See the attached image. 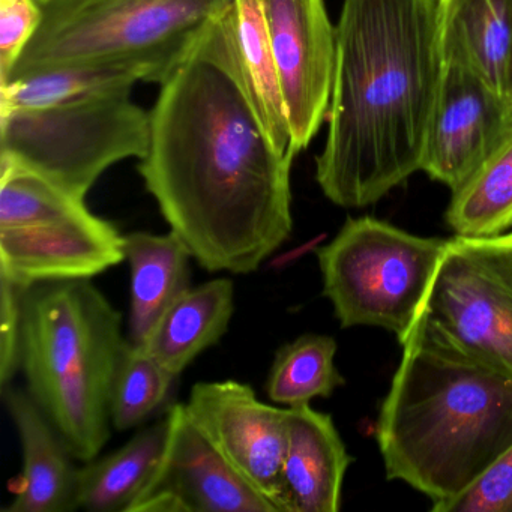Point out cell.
Returning a JSON list of instances; mask_svg holds the SVG:
<instances>
[{
  "label": "cell",
  "mask_w": 512,
  "mask_h": 512,
  "mask_svg": "<svg viewBox=\"0 0 512 512\" xmlns=\"http://www.w3.org/2000/svg\"><path fill=\"white\" fill-rule=\"evenodd\" d=\"M295 157L274 148L251 101L233 8L161 83L146 190L202 268L250 274L292 235Z\"/></svg>",
  "instance_id": "6da1fadb"
},
{
  "label": "cell",
  "mask_w": 512,
  "mask_h": 512,
  "mask_svg": "<svg viewBox=\"0 0 512 512\" xmlns=\"http://www.w3.org/2000/svg\"><path fill=\"white\" fill-rule=\"evenodd\" d=\"M323 194L364 208L421 170L442 59L434 0H343L335 28Z\"/></svg>",
  "instance_id": "7a4b0ae2"
},
{
  "label": "cell",
  "mask_w": 512,
  "mask_h": 512,
  "mask_svg": "<svg viewBox=\"0 0 512 512\" xmlns=\"http://www.w3.org/2000/svg\"><path fill=\"white\" fill-rule=\"evenodd\" d=\"M376 439L392 481L431 500V511L478 481L512 445V379L416 317Z\"/></svg>",
  "instance_id": "3957f363"
},
{
  "label": "cell",
  "mask_w": 512,
  "mask_h": 512,
  "mask_svg": "<svg viewBox=\"0 0 512 512\" xmlns=\"http://www.w3.org/2000/svg\"><path fill=\"white\" fill-rule=\"evenodd\" d=\"M127 343L121 313L91 281L23 290L20 368L77 460H94L110 439V391Z\"/></svg>",
  "instance_id": "277c9868"
},
{
  "label": "cell",
  "mask_w": 512,
  "mask_h": 512,
  "mask_svg": "<svg viewBox=\"0 0 512 512\" xmlns=\"http://www.w3.org/2000/svg\"><path fill=\"white\" fill-rule=\"evenodd\" d=\"M37 34L8 80L85 65L136 70L142 82H166L209 26L235 0H43Z\"/></svg>",
  "instance_id": "5b68a950"
},
{
  "label": "cell",
  "mask_w": 512,
  "mask_h": 512,
  "mask_svg": "<svg viewBox=\"0 0 512 512\" xmlns=\"http://www.w3.org/2000/svg\"><path fill=\"white\" fill-rule=\"evenodd\" d=\"M446 242L373 217L347 218L335 238L316 251L323 295L331 301L341 328L377 326L403 343Z\"/></svg>",
  "instance_id": "8992f818"
},
{
  "label": "cell",
  "mask_w": 512,
  "mask_h": 512,
  "mask_svg": "<svg viewBox=\"0 0 512 512\" xmlns=\"http://www.w3.org/2000/svg\"><path fill=\"white\" fill-rule=\"evenodd\" d=\"M151 113L130 95L0 112V163L38 173L79 199L113 164L145 158Z\"/></svg>",
  "instance_id": "52a82bcc"
},
{
  "label": "cell",
  "mask_w": 512,
  "mask_h": 512,
  "mask_svg": "<svg viewBox=\"0 0 512 512\" xmlns=\"http://www.w3.org/2000/svg\"><path fill=\"white\" fill-rule=\"evenodd\" d=\"M418 316L512 379V230L448 239Z\"/></svg>",
  "instance_id": "ba28073f"
},
{
  "label": "cell",
  "mask_w": 512,
  "mask_h": 512,
  "mask_svg": "<svg viewBox=\"0 0 512 512\" xmlns=\"http://www.w3.org/2000/svg\"><path fill=\"white\" fill-rule=\"evenodd\" d=\"M185 409L224 461L275 512H284L289 407L265 404L251 386L223 380L196 383Z\"/></svg>",
  "instance_id": "9c48e42d"
},
{
  "label": "cell",
  "mask_w": 512,
  "mask_h": 512,
  "mask_svg": "<svg viewBox=\"0 0 512 512\" xmlns=\"http://www.w3.org/2000/svg\"><path fill=\"white\" fill-rule=\"evenodd\" d=\"M512 127V101L473 68L442 64L422 152V172L460 188Z\"/></svg>",
  "instance_id": "30bf717a"
},
{
  "label": "cell",
  "mask_w": 512,
  "mask_h": 512,
  "mask_svg": "<svg viewBox=\"0 0 512 512\" xmlns=\"http://www.w3.org/2000/svg\"><path fill=\"white\" fill-rule=\"evenodd\" d=\"M290 128V149L308 148L329 112L335 28L323 0H262Z\"/></svg>",
  "instance_id": "8fae6325"
},
{
  "label": "cell",
  "mask_w": 512,
  "mask_h": 512,
  "mask_svg": "<svg viewBox=\"0 0 512 512\" xmlns=\"http://www.w3.org/2000/svg\"><path fill=\"white\" fill-rule=\"evenodd\" d=\"M167 413L163 458L130 512H275L197 430L185 404Z\"/></svg>",
  "instance_id": "7c38bea8"
},
{
  "label": "cell",
  "mask_w": 512,
  "mask_h": 512,
  "mask_svg": "<svg viewBox=\"0 0 512 512\" xmlns=\"http://www.w3.org/2000/svg\"><path fill=\"white\" fill-rule=\"evenodd\" d=\"M125 236L91 211L34 226L0 227V277L22 289L91 280L125 260Z\"/></svg>",
  "instance_id": "4fadbf2b"
},
{
  "label": "cell",
  "mask_w": 512,
  "mask_h": 512,
  "mask_svg": "<svg viewBox=\"0 0 512 512\" xmlns=\"http://www.w3.org/2000/svg\"><path fill=\"white\" fill-rule=\"evenodd\" d=\"M23 452V473L16 499L7 512L77 511L79 469L65 440L29 392L2 388Z\"/></svg>",
  "instance_id": "5bb4252c"
},
{
  "label": "cell",
  "mask_w": 512,
  "mask_h": 512,
  "mask_svg": "<svg viewBox=\"0 0 512 512\" xmlns=\"http://www.w3.org/2000/svg\"><path fill=\"white\" fill-rule=\"evenodd\" d=\"M352 460L331 415L310 404L289 407L284 512L340 511L344 476Z\"/></svg>",
  "instance_id": "9a60e30c"
},
{
  "label": "cell",
  "mask_w": 512,
  "mask_h": 512,
  "mask_svg": "<svg viewBox=\"0 0 512 512\" xmlns=\"http://www.w3.org/2000/svg\"><path fill=\"white\" fill-rule=\"evenodd\" d=\"M442 64H463L506 94L512 0H434Z\"/></svg>",
  "instance_id": "2e32d148"
},
{
  "label": "cell",
  "mask_w": 512,
  "mask_h": 512,
  "mask_svg": "<svg viewBox=\"0 0 512 512\" xmlns=\"http://www.w3.org/2000/svg\"><path fill=\"white\" fill-rule=\"evenodd\" d=\"M235 311V287L217 278L185 290L139 344L176 377L221 340Z\"/></svg>",
  "instance_id": "e0dca14e"
},
{
  "label": "cell",
  "mask_w": 512,
  "mask_h": 512,
  "mask_svg": "<svg viewBox=\"0 0 512 512\" xmlns=\"http://www.w3.org/2000/svg\"><path fill=\"white\" fill-rule=\"evenodd\" d=\"M124 250L131 269V343L143 344L170 305L190 289L193 256L173 232L130 233Z\"/></svg>",
  "instance_id": "ac0fdd59"
},
{
  "label": "cell",
  "mask_w": 512,
  "mask_h": 512,
  "mask_svg": "<svg viewBox=\"0 0 512 512\" xmlns=\"http://www.w3.org/2000/svg\"><path fill=\"white\" fill-rule=\"evenodd\" d=\"M169 413L140 430L121 449L79 469L77 506L89 512H130L163 458Z\"/></svg>",
  "instance_id": "d6986e66"
},
{
  "label": "cell",
  "mask_w": 512,
  "mask_h": 512,
  "mask_svg": "<svg viewBox=\"0 0 512 512\" xmlns=\"http://www.w3.org/2000/svg\"><path fill=\"white\" fill-rule=\"evenodd\" d=\"M142 77L119 65H85L38 71L0 85V112L70 106L131 95Z\"/></svg>",
  "instance_id": "ffe728a7"
},
{
  "label": "cell",
  "mask_w": 512,
  "mask_h": 512,
  "mask_svg": "<svg viewBox=\"0 0 512 512\" xmlns=\"http://www.w3.org/2000/svg\"><path fill=\"white\" fill-rule=\"evenodd\" d=\"M235 23L242 73L257 115L274 148L295 154L262 0H235Z\"/></svg>",
  "instance_id": "44dd1931"
},
{
  "label": "cell",
  "mask_w": 512,
  "mask_h": 512,
  "mask_svg": "<svg viewBox=\"0 0 512 512\" xmlns=\"http://www.w3.org/2000/svg\"><path fill=\"white\" fill-rule=\"evenodd\" d=\"M446 223L460 236H491L512 227V127L457 190Z\"/></svg>",
  "instance_id": "7402d4cb"
},
{
  "label": "cell",
  "mask_w": 512,
  "mask_h": 512,
  "mask_svg": "<svg viewBox=\"0 0 512 512\" xmlns=\"http://www.w3.org/2000/svg\"><path fill=\"white\" fill-rule=\"evenodd\" d=\"M337 341L329 335L305 334L284 344L272 362L266 394L272 403L287 407L328 398L344 385L335 367Z\"/></svg>",
  "instance_id": "603a6c76"
},
{
  "label": "cell",
  "mask_w": 512,
  "mask_h": 512,
  "mask_svg": "<svg viewBox=\"0 0 512 512\" xmlns=\"http://www.w3.org/2000/svg\"><path fill=\"white\" fill-rule=\"evenodd\" d=\"M175 374L139 344L128 341L110 391V421L119 431L139 427L169 397Z\"/></svg>",
  "instance_id": "cb8c5ba5"
},
{
  "label": "cell",
  "mask_w": 512,
  "mask_h": 512,
  "mask_svg": "<svg viewBox=\"0 0 512 512\" xmlns=\"http://www.w3.org/2000/svg\"><path fill=\"white\" fill-rule=\"evenodd\" d=\"M86 211L85 199L31 170L0 163V227L34 226Z\"/></svg>",
  "instance_id": "d4e9b609"
},
{
  "label": "cell",
  "mask_w": 512,
  "mask_h": 512,
  "mask_svg": "<svg viewBox=\"0 0 512 512\" xmlns=\"http://www.w3.org/2000/svg\"><path fill=\"white\" fill-rule=\"evenodd\" d=\"M433 512H512V445L464 493Z\"/></svg>",
  "instance_id": "484cf974"
},
{
  "label": "cell",
  "mask_w": 512,
  "mask_h": 512,
  "mask_svg": "<svg viewBox=\"0 0 512 512\" xmlns=\"http://www.w3.org/2000/svg\"><path fill=\"white\" fill-rule=\"evenodd\" d=\"M43 20L40 0H0V82L31 43Z\"/></svg>",
  "instance_id": "4316f807"
},
{
  "label": "cell",
  "mask_w": 512,
  "mask_h": 512,
  "mask_svg": "<svg viewBox=\"0 0 512 512\" xmlns=\"http://www.w3.org/2000/svg\"><path fill=\"white\" fill-rule=\"evenodd\" d=\"M22 287L0 277V386L11 380L20 368V328H22Z\"/></svg>",
  "instance_id": "83f0119b"
},
{
  "label": "cell",
  "mask_w": 512,
  "mask_h": 512,
  "mask_svg": "<svg viewBox=\"0 0 512 512\" xmlns=\"http://www.w3.org/2000/svg\"><path fill=\"white\" fill-rule=\"evenodd\" d=\"M506 95L512 101V35H511V49H509L508 68H506Z\"/></svg>",
  "instance_id": "f1b7e54d"
},
{
  "label": "cell",
  "mask_w": 512,
  "mask_h": 512,
  "mask_svg": "<svg viewBox=\"0 0 512 512\" xmlns=\"http://www.w3.org/2000/svg\"><path fill=\"white\" fill-rule=\"evenodd\" d=\"M40 2H43V0H40Z\"/></svg>",
  "instance_id": "f546056e"
}]
</instances>
